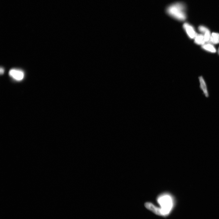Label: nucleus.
<instances>
[{"label": "nucleus", "instance_id": "6e6552de", "mask_svg": "<svg viewBox=\"0 0 219 219\" xmlns=\"http://www.w3.org/2000/svg\"><path fill=\"white\" fill-rule=\"evenodd\" d=\"M195 44L199 45H203L206 43L204 35L201 34H197L194 39Z\"/></svg>", "mask_w": 219, "mask_h": 219}, {"label": "nucleus", "instance_id": "f03ea898", "mask_svg": "<svg viewBox=\"0 0 219 219\" xmlns=\"http://www.w3.org/2000/svg\"><path fill=\"white\" fill-rule=\"evenodd\" d=\"M167 14L175 20L180 21H185L186 18V7L182 2L173 3L166 8Z\"/></svg>", "mask_w": 219, "mask_h": 219}, {"label": "nucleus", "instance_id": "0eeeda50", "mask_svg": "<svg viewBox=\"0 0 219 219\" xmlns=\"http://www.w3.org/2000/svg\"><path fill=\"white\" fill-rule=\"evenodd\" d=\"M202 48L205 50L212 53H215L216 52V50L213 44L209 42L205 43L202 46Z\"/></svg>", "mask_w": 219, "mask_h": 219}, {"label": "nucleus", "instance_id": "9d476101", "mask_svg": "<svg viewBox=\"0 0 219 219\" xmlns=\"http://www.w3.org/2000/svg\"><path fill=\"white\" fill-rule=\"evenodd\" d=\"M198 30L200 33H201L203 35L209 29L207 27L201 25L199 27Z\"/></svg>", "mask_w": 219, "mask_h": 219}, {"label": "nucleus", "instance_id": "f257e3e1", "mask_svg": "<svg viewBox=\"0 0 219 219\" xmlns=\"http://www.w3.org/2000/svg\"><path fill=\"white\" fill-rule=\"evenodd\" d=\"M157 200L160 207L162 216L166 217L169 215L175 204V200L173 196L169 193H163L158 196Z\"/></svg>", "mask_w": 219, "mask_h": 219}, {"label": "nucleus", "instance_id": "1a4fd4ad", "mask_svg": "<svg viewBox=\"0 0 219 219\" xmlns=\"http://www.w3.org/2000/svg\"><path fill=\"white\" fill-rule=\"evenodd\" d=\"M213 44L219 43V33H213L211 35L209 42Z\"/></svg>", "mask_w": 219, "mask_h": 219}, {"label": "nucleus", "instance_id": "f8f14e48", "mask_svg": "<svg viewBox=\"0 0 219 219\" xmlns=\"http://www.w3.org/2000/svg\"><path fill=\"white\" fill-rule=\"evenodd\" d=\"M218 54H219V48H218Z\"/></svg>", "mask_w": 219, "mask_h": 219}, {"label": "nucleus", "instance_id": "39448f33", "mask_svg": "<svg viewBox=\"0 0 219 219\" xmlns=\"http://www.w3.org/2000/svg\"><path fill=\"white\" fill-rule=\"evenodd\" d=\"M200 88L205 98H208L209 96V91L206 82L203 77L200 76L199 77Z\"/></svg>", "mask_w": 219, "mask_h": 219}, {"label": "nucleus", "instance_id": "423d86ee", "mask_svg": "<svg viewBox=\"0 0 219 219\" xmlns=\"http://www.w3.org/2000/svg\"><path fill=\"white\" fill-rule=\"evenodd\" d=\"M145 206L150 211L156 215L162 216L161 211L160 208L157 207L153 203L150 202H147L145 204Z\"/></svg>", "mask_w": 219, "mask_h": 219}, {"label": "nucleus", "instance_id": "20e7f679", "mask_svg": "<svg viewBox=\"0 0 219 219\" xmlns=\"http://www.w3.org/2000/svg\"><path fill=\"white\" fill-rule=\"evenodd\" d=\"M9 74L12 78L17 81H21L24 78V73L20 70L12 69L9 72Z\"/></svg>", "mask_w": 219, "mask_h": 219}, {"label": "nucleus", "instance_id": "7ed1b4c3", "mask_svg": "<svg viewBox=\"0 0 219 219\" xmlns=\"http://www.w3.org/2000/svg\"><path fill=\"white\" fill-rule=\"evenodd\" d=\"M183 28L188 37L191 39H194L197 33H196L194 27L188 23H185Z\"/></svg>", "mask_w": 219, "mask_h": 219}, {"label": "nucleus", "instance_id": "9b49d317", "mask_svg": "<svg viewBox=\"0 0 219 219\" xmlns=\"http://www.w3.org/2000/svg\"><path fill=\"white\" fill-rule=\"evenodd\" d=\"M4 72V70L3 68H1V70H0V73L1 75L3 74Z\"/></svg>", "mask_w": 219, "mask_h": 219}]
</instances>
